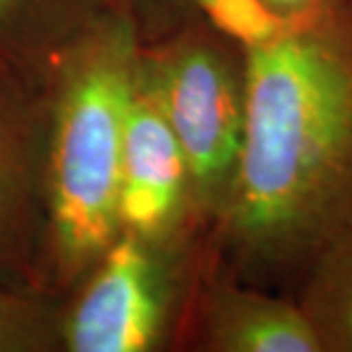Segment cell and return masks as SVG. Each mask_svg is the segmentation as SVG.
Wrapping results in <instances>:
<instances>
[{
	"mask_svg": "<svg viewBox=\"0 0 352 352\" xmlns=\"http://www.w3.org/2000/svg\"><path fill=\"white\" fill-rule=\"evenodd\" d=\"M122 2H126L131 10H133V4H143V6H168L175 2H190L192 4V0H122Z\"/></svg>",
	"mask_w": 352,
	"mask_h": 352,
	"instance_id": "4fadbf2b",
	"label": "cell"
},
{
	"mask_svg": "<svg viewBox=\"0 0 352 352\" xmlns=\"http://www.w3.org/2000/svg\"><path fill=\"white\" fill-rule=\"evenodd\" d=\"M321 352H352V233L315 258L294 288Z\"/></svg>",
	"mask_w": 352,
	"mask_h": 352,
	"instance_id": "ba28073f",
	"label": "cell"
},
{
	"mask_svg": "<svg viewBox=\"0 0 352 352\" xmlns=\"http://www.w3.org/2000/svg\"><path fill=\"white\" fill-rule=\"evenodd\" d=\"M214 30L190 28L153 55H143L164 116L184 153L192 208L217 217L239 163L245 126V61Z\"/></svg>",
	"mask_w": 352,
	"mask_h": 352,
	"instance_id": "3957f363",
	"label": "cell"
},
{
	"mask_svg": "<svg viewBox=\"0 0 352 352\" xmlns=\"http://www.w3.org/2000/svg\"><path fill=\"white\" fill-rule=\"evenodd\" d=\"M41 122L0 63V284L43 289Z\"/></svg>",
	"mask_w": 352,
	"mask_h": 352,
	"instance_id": "8992f818",
	"label": "cell"
},
{
	"mask_svg": "<svg viewBox=\"0 0 352 352\" xmlns=\"http://www.w3.org/2000/svg\"><path fill=\"white\" fill-rule=\"evenodd\" d=\"M192 210L188 166L151 80L139 65L124 131L118 217L122 231L163 245Z\"/></svg>",
	"mask_w": 352,
	"mask_h": 352,
	"instance_id": "5b68a950",
	"label": "cell"
},
{
	"mask_svg": "<svg viewBox=\"0 0 352 352\" xmlns=\"http://www.w3.org/2000/svg\"><path fill=\"white\" fill-rule=\"evenodd\" d=\"M208 25L243 51L256 50L286 30L289 16L278 14L266 0H192Z\"/></svg>",
	"mask_w": 352,
	"mask_h": 352,
	"instance_id": "30bf717a",
	"label": "cell"
},
{
	"mask_svg": "<svg viewBox=\"0 0 352 352\" xmlns=\"http://www.w3.org/2000/svg\"><path fill=\"white\" fill-rule=\"evenodd\" d=\"M245 126L219 235L247 284L294 289L352 233V0L245 51Z\"/></svg>",
	"mask_w": 352,
	"mask_h": 352,
	"instance_id": "6da1fadb",
	"label": "cell"
},
{
	"mask_svg": "<svg viewBox=\"0 0 352 352\" xmlns=\"http://www.w3.org/2000/svg\"><path fill=\"white\" fill-rule=\"evenodd\" d=\"M157 245L126 231L116 237L61 315L65 351L147 352L163 340L173 292Z\"/></svg>",
	"mask_w": 352,
	"mask_h": 352,
	"instance_id": "277c9868",
	"label": "cell"
},
{
	"mask_svg": "<svg viewBox=\"0 0 352 352\" xmlns=\"http://www.w3.org/2000/svg\"><path fill=\"white\" fill-rule=\"evenodd\" d=\"M41 131L43 284L71 288L122 233L124 131L141 51L133 10L108 0L71 25Z\"/></svg>",
	"mask_w": 352,
	"mask_h": 352,
	"instance_id": "7a4b0ae2",
	"label": "cell"
},
{
	"mask_svg": "<svg viewBox=\"0 0 352 352\" xmlns=\"http://www.w3.org/2000/svg\"><path fill=\"white\" fill-rule=\"evenodd\" d=\"M108 0H0V63L10 43H22L50 25L76 24Z\"/></svg>",
	"mask_w": 352,
	"mask_h": 352,
	"instance_id": "8fae6325",
	"label": "cell"
},
{
	"mask_svg": "<svg viewBox=\"0 0 352 352\" xmlns=\"http://www.w3.org/2000/svg\"><path fill=\"white\" fill-rule=\"evenodd\" d=\"M204 344L215 352H321L296 298L217 284L204 305Z\"/></svg>",
	"mask_w": 352,
	"mask_h": 352,
	"instance_id": "52a82bcc",
	"label": "cell"
},
{
	"mask_svg": "<svg viewBox=\"0 0 352 352\" xmlns=\"http://www.w3.org/2000/svg\"><path fill=\"white\" fill-rule=\"evenodd\" d=\"M61 315L41 289L0 284V352H43L61 344Z\"/></svg>",
	"mask_w": 352,
	"mask_h": 352,
	"instance_id": "9c48e42d",
	"label": "cell"
},
{
	"mask_svg": "<svg viewBox=\"0 0 352 352\" xmlns=\"http://www.w3.org/2000/svg\"><path fill=\"white\" fill-rule=\"evenodd\" d=\"M278 14L282 16H300L325 6L333 0H266Z\"/></svg>",
	"mask_w": 352,
	"mask_h": 352,
	"instance_id": "7c38bea8",
	"label": "cell"
}]
</instances>
